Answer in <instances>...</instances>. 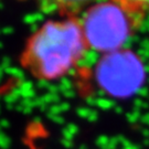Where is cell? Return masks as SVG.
<instances>
[{
	"label": "cell",
	"instance_id": "1",
	"mask_svg": "<svg viewBox=\"0 0 149 149\" xmlns=\"http://www.w3.org/2000/svg\"><path fill=\"white\" fill-rule=\"evenodd\" d=\"M88 51L80 18L48 21L32 34L23 56L24 64L39 80L63 79Z\"/></svg>",
	"mask_w": 149,
	"mask_h": 149
},
{
	"label": "cell",
	"instance_id": "2",
	"mask_svg": "<svg viewBox=\"0 0 149 149\" xmlns=\"http://www.w3.org/2000/svg\"><path fill=\"white\" fill-rule=\"evenodd\" d=\"M149 1L114 0L96 2L80 18L88 50L101 54L122 50L143 26Z\"/></svg>",
	"mask_w": 149,
	"mask_h": 149
},
{
	"label": "cell",
	"instance_id": "3",
	"mask_svg": "<svg viewBox=\"0 0 149 149\" xmlns=\"http://www.w3.org/2000/svg\"><path fill=\"white\" fill-rule=\"evenodd\" d=\"M93 77L96 85L113 98H127L143 86L146 71L137 54L122 49L102 54L97 60Z\"/></svg>",
	"mask_w": 149,
	"mask_h": 149
},
{
	"label": "cell",
	"instance_id": "4",
	"mask_svg": "<svg viewBox=\"0 0 149 149\" xmlns=\"http://www.w3.org/2000/svg\"><path fill=\"white\" fill-rule=\"evenodd\" d=\"M5 73L7 75H9L10 77L18 81V83L27 80V79H26V73H24V71L22 69H20V68H18V66H12V65H11L10 68H8V69L5 70Z\"/></svg>",
	"mask_w": 149,
	"mask_h": 149
},
{
	"label": "cell",
	"instance_id": "5",
	"mask_svg": "<svg viewBox=\"0 0 149 149\" xmlns=\"http://www.w3.org/2000/svg\"><path fill=\"white\" fill-rule=\"evenodd\" d=\"M40 9L43 15H53L59 10V3L53 1H42L40 3Z\"/></svg>",
	"mask_w": 149,
	"mask_h": 149
},
{
	"label": "cell",
	"instance_id": "6",
	"mask_svg": "<svg viewBox=\"0 0 149 149\" xmlns=\"http://www.w3.org/2000/svg\"><path fill=\"white\" fill-rule=\"evenodd\" d=\"M44 15L42 12H32V13H27L23 17V22L28 24V26H32V24H38L40 21H42Z\"/></svg>",
	"mask_w": 149,
	"mask_h": 149
},
{
	"label": "cell",
	"instance_id": "7",
	"mask_svg": "<svg viewBox=\"0 0 149 149\" xmlns=\"http://www.w3.org/2000/svg\"><path fill=\"white\" fill-rule=\"evenodd\" d=\"M11 146V138L3 132H0V149H9Z\"/></svg>",
	"mask_w": 149,
	"mask_h": 149
},
{
	"label": "cell",
	"instance_id": "8",
	"mask_svg": "<svg viewBox=\"0 0 149 149\" xmlns=\"http://www.w3.org/2000/svg\"><path fill=\"white\" fill-rule=\"evenodd\" d=\"M17 87L19 88V90H31V88H34V84L32 83L31 81L29 80H26L23 81V82H20V83H18L17 84Z\"/></svg>",
	"mask_w": 149,
	"mask_h": 149
},
{
	"label": "cell",
	"instance_id": "9",
	"mask_svg": "<svg viewBox=\"0 0 149 149\" xmlns=\"http://www.w3.org/2000/svg\"><path fill=\"white\" fill-rule=\"evenodd\" d=\"M0 65H1L5 70L8 69V68H10L11 66V59L9 58V56H5V58H2Z\"/></svg>",
	"mask_w": 149,
	"mask_h": 149
},
{
	"label": "cell",
	"instance_id": "10",
	"mask_svg": "<svg viewBox=\"0 0 149 149\" xmlns=\"http://www.w3.org/2000/svg\"><path fill=\"white\" fill-rule=\"evenodd\" d=\"M0 31H1L2 34H5V36H10V34H12L15 32V29L12 27H10V26H7V27H3L2 29H0Z\"/></svg>",
	"mask_w": 149,
	"mask_h": 149
},
{
	"label": "cell",
	"instance_id": "11",
	"mask_svg": "<svg viewBox=\"0 0 149 149\" xmlns=\"http://www.w3.org/2000/svg\"><path fill=\"white\" fill-rule=\"evenodd\" d=\"M10 126V123H9V120L8 119H0V127H1V129H5V128H8Z\"/></svg>",
	"mask_w": 149,
	"mask_h": 149
},
{
	"label": "cell",
	"instance_id": "12",
	"mask_svg": "<svg viewBox=\"0 0 149 149\" xmlns=\"http://www.w3.org/2000/svg\"><path fill=\"white\" fill-rule=\"evenodd\" d=\"M5 74H6L5 69L0 65V84H1V83H2V81H3V76H5Z\"/></svg>",
	"mask_w": 149,
	"mask_h": 149
},
{
	"label": "cell",
	"instance_id": "13",
	"mask_svg": "<svg viewBox=\"0 0 149 149\" xmlns=\"http://www.w3.org/2000/svg\"><path fill=\"white\" fill-rule=\"evenodd\" d=\"M3 8H5V5H3L2 2H0V10H2Z\"/></svg>",
	"mask_w": 149,
	"mask_h": 149
},
{
	"label": "cell",
	"instance_id": "14",
	"mask_svg": "<svg viewBox=\"0 0 149 149\" xmlns=\"http://www.w3.org/2000/svg\"><path fill=\"white\" fill-rule=\"evenodd\" d=\"M1 98H2V97H1V95H0V100H1Z\"/></svg>",
	"mask_w": 149,
	"mask_h": 149
},
{
	"label": "cell",
	"instance_id": "15",
	"mask_svg": "<svg viewBox=\"0 0 149 149\" xmlns=\"http://www.w3.org/2000/svg\"><path fill=\"white\" fill-rule=\"evenodd\" d=\"M0 112H1V106H0Z\"/></svg>",
	"mask_w": 149,
	"mask_h": 149
}]
</instances>
